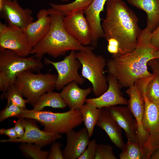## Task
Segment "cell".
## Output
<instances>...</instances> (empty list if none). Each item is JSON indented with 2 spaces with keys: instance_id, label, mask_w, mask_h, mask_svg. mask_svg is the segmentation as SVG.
<instances>
[{
  "instance_id": "obj_1",
  "label": "cell",
  "mask_w": 159,
  "mask_h": 159,
  "mask_svg": "<svg viewBox=\"0 0 159 159\" xmlns=\"http://www.w3.org/2000/svg\"><path fill=\"white\" fill-rule=\"evenodd\" d=\"M151 33L145 28L143 29L134 50L127 54L112 57L107 62L108 74L116 79L121 87L128 88L154 74L148 71V63L155 58L153 54L159 50L150 44Z\"/></svg>"
},
{
  "instance_id": "obj_2",
  "label": "cell",
  "mask_w": 159,
  "mask_h": 159,
  "mask_svg": "<svg viewBox=\"0 0 159 159\" xmlns=\"http://www.w3.org/2000/svg\"><path fill=\"white\" fill-rule=\"evenodd\" d=\"M106 6L105 16L101 24L104 37L107 41L112 39L118 42L119 52L115 56L132 52L143 30L139 26L137 16L123 0H107Z\"/></svg>"
},
{
  "instance_id": "obj_3",
  "label": "cell",
  "mask_w": 159,
  "mask_h": 159,
  "mask_svg": "<svg viewBox=\"0 0 159 159\" xmlns=\"http://www.w3.org/2000/svg\"><path fill=\"white\" fill-rule=\"evenodd\" d=\"M50 9L51 22L49 30L45 36L33 47L31 54L41 60L46 54L56 58L72 50L93 51V47L83 45L67 32L63 24L64 16L61 11Z\"/></svg>"
},
{
  "instance_id": "obj_4",
  "label": "cell",
  "mask_w": 159,
  "mask_h": 159,
  "mask_svg": "<svg viewBox=\"0 0 159 159\" xmlns=\"http://www.w3.org/2000/svg\"><path fill=\"white\" fill-rule=\"evenodd\" d=\"M43 67L41 60L34 56L23 57L9 50L0 49V91L5 93L22 72L39 71Z\"/></svg>"
},
{
  "instance_id": "obj_5",
  "label": "cell",
  "mask_w": 159,
  "mask_h": 159,
  "mask_svg": "<svg viewBox=\"0 0 159 159\" xmlns=\"http://www.w3.org/2000/svg\"><path fill=\"white\" fill-rule=\"evenodd\" d=\"M16 117L34 119L44 127V131L60 134H66L83 122L80 110L70 109L65 112H54L26 108Z\"/></svg>"
},
{
  "instance_id": "obj_6",
  "label": "cell",
  "mask_w": 159,
  "mask_h": 159,
  "mask_svg": "<svg viewBox=\"0 0 159 159\" xmlns=\"http://www.w3.org/2000/svg\"><path fill=\"white\" fill-rule=\"evenodd\" d=\"M25 71L16 78L14 84L27 100L33 106L39 98L44 93L55 89L57 75L49 72L34 74Z\"/></svg>"
},
{
  "instance_id": "obj_7",
  "label": "cell",
  "mask_w": 159,
  "mask_h": 159,
  "mask_svg": "<svg viewBox=\"0 0 159 159\" xmlns=\"http://www.w3.org/2000/svg\"><path fill=\"white\" fill-rule=\"evenodd\" d=\"M76 57L82 67V76L88 80L92 86V91L96 97L105 92L108 87L107 77L104 71L107 62L102 55H97L92 51H80Z\"/></svg>"
},
{
  "instance_id": "obj_8",
  "label": "cell",
  "mask_w": 159,
  "mask_h": 159,
  "mask_svg": "<svg viewBox=\"0 0 159 159\" xmlns=\"http://www.w3.org/2000/svg\"><path fill=\"white\" fill-rule=\"evenodd\" d=\"M44 61L46 64L52 65L57 72L55 86L57 90L62 89L66 85L73 82L80 85L85 82V79L78 73V70L82 65L77 58L76 51H70L67 56L60 61L53 62L46 58Z\"/></svg>"
},
{
  "instance_id": "obj_9",
  "label": "cell",
  "mask_w": 159,
  "mask_h": 159,
  "mask_svg": "<svg viewBox=\"0 0 159 159\" xmlns=\"http://www.w3.org/2000/svg\"><path fill=\"white\" fill-rule=\"evenodd\" d=\"M32 49L25 29L0 23V49L11 50L18 55L28 57Z\"/></svg>"
},
{
  "instance_id": "obj_10",
  "label": "cell",
  "mask_w": 159,
  "mask_h": 159,
  "mask_svg": "<svg viewBox=\"0 0 159 159\" xmlns=\"http://www.w3.org/2000/svg\"><path fill=\"white\" fill-rule=\"evenodd\" d=\"M145 103L142 124L148 138L143 146L147 159L159 148V105L149 101L143 94Z\"/></svg>"
},
{
  "instance_id": "obj_11",
  "label": "cell",
  "mask_w": 159,
  "mask_h": 159,
  "mask_svg": "<svg viewBox=\"0 0 159 159\" xmlns=\"http://www.w3.org/2000/svg\"><path fill=\"white\" fill-rule=\"evenodd\" d=\"M126 93L129 97L127 107L138 124L137 140L143 147L148 138V135L144 130L142 124L145 109L144 96L137 83L128 87Z\"/></svg>"
},
{
  "instance_id": "obj_12",
  "label": "cell",
  "mask_w": 159,
  "mask_h": 159,
  "mask_svg": "<svg viewBox=\"0 0 159 159\" xmlns=\"http://www.w3.org/2000/svg\"><path fill=\"white\" fill-rule=\"evenodd\" d=\"M36 121L33 119L24 118L25 133L23 137L14 139L0 140V142L32 143L42 147L61 138L60 133L41 130L37 125Z\"/></svg>"
},
{
  "instance_id": "obj_13",
  "label": "cell",
  "mask_w": 159,
  "mask_h": 159,
  "mask_svg": "<svg viewBox=\"0 0 159 159\" xmlns=\"http://www.w3.org/2000/svg\"><path fill=\"white\" fill-rule=\"evenodd\" d=\"M63 24L67 32L85 46L91 44L92 33L84 11L80 10L64 16Z\"/></svg>"
},
{
  "instance_id": "obj_14",
  "label": "cell",
  "mask_w": 159,
  "mask_h": 159,
  "mask_svg": "<svg viewBox=\"0 0 159 159\" xmlns=\"http://www.w3.org/2000/svg\"><path fill=\"white\" fill-rule=\"evenodd\" d=\"M0 11L9 25L25 29L33 21L32 11L22 8L17 0H4Z\"/></svg>"
},
{
  "instance_id": "obj_15",
  "label": "cell",
  "mask_w": 159,
  "mask_h": 159,
  "mask_svg": "<svg viewBox=\"0 0 159 159\" xmlns=\"http://www.w3.org/2000/svg\"><path fill=\"white\" fill-rule=\"evenodd\" d=\"M107 78L108 87L107 90L98 97L86 99L85 103L99 108L127 104L128 101L122 96L120 90L121 87L116 79L109 74Z\"/></svg>"
},
{
  "instance_id": "obj_16",
  "label": "cell",
  "mask_w": 159,
  "mask_h": 159,
  "mask_svg": "<svg viewBox=\"0 0 159 159\" xmlns=\"http://www.w3.org/2000/svg\"><path fill=\"white\" fill-rule=\"evenodd\" d=\"M110 113L125 132L127 140L138 143L137 121L127 106L114 105L107 107Z\"/></svg>"
},
{
  "instance_id": "obj_17",
  "label": "cell",
  "mask_w": 159,
  "mask_h": 159,
  "mask_svg": "<svg viewBox=\"0 0 159 159\" xmlns=\"http://www.w3.org/2000/svg\"><path fill=\"white\" fill-rule=\"evenodd\" d=\"M66 134L67 143L62 151L65 159H78L86 148L90 137L85 127L76 131L73 130Z\"/></svg>"
},
{
  "instance_id": "obj_18",
  "label": "cell",
  "mask_w": 159,
  "mask_h": 159,
  "mask_svg": "<svg viewBox=\"0 0 159 159\" xmlns=\"http://www.w3.org/2000/svg\"><path fill=\"white\" fill-rule=\"evenodd\" d=\"M50 13V8L41 9L37 14V20L32 22L25 29L32 48L45 36L49 32L51 22Z\"/></svg>"
},
{
  "instance_id": "obj_19",
  "label": "cell",
  "mask_w": 159,
  "mask_h": 159,
  "mask_svg": "<svg viewBox=\"0 0 159 159\" xmlns=\"http://www.w3.org/2000/svg\"><path fill=\"white\" fill-rule=\"evenodd\" d=\"M107 0H93L88 7L84 11L90 27L92 38L91 44L93 47H96L99 39L104 37L100 15Z\"/></svg>"
},
{
  "instance_id": "obj_20",
  "label": "cell",
  "mask_w": 159,
  "mask_h": 159,
  "mask_svg": "<svg viewBox=\"0 0 159 159\" xmlns=\"http://www.w3.org/2000/svg\"><path fill=\"white\" fill-rule=\"evenodd\" d=\"M104 130L112 142L119 149H122L124 143L121 128L111 115L107 107L101 108L96 125Z\"/></svg>"
},
{
  "instance_id": "obj_21",
  "label": "cell",
  "mask_w": 159,
  "mask_h": 159,
  "mask_svg": "<svg viewBox=\"0 0 159 159\" xmlns=\"http://www.w3.org/2000/svg\"><path fill=\"white\" fill-rule=\"evenodd\" d=\"M73 82L64 86L60 93L61 96L71 110H80L84 104L87 96L92 90L90 87L80 88Z\"/></svg>"
},
{
  "instance_id": "obj_22",
  "label": "cell",
  "mask_w": 159,
  "mask_h": 159,
  "mask_svg": "<svg viewBox=\"0 0 159 159\" xmlns=\"http://www.w3.org/2000/svg\"><path fill=\"white\" fill-rule=\"evenodd\" d=\"M130 4L147 14L145 28L152 32L159 24V0H126Z\"/></svg>"
},
{
  "instance_id": "obj_23",
  "label": "cell",
  "mask_w": 159,
  "mask_h": 159,
  "mask_svg": "<svg viewBox=\"0 0 159 159\" xmlns=\"http://www.w3.org/2000/svg\"><path fill=\"white\" fill-rule=\"evenodd\" d=\"M138 84L143 94L149 101L159 105V74H154L149 78L140 80Z\"/></svg>"
},
{
  "instance_id": "obj_24",
  "label": "cell",
  "mask_w": 159,
  "mask_h": 159,
  "mask_svg": "<svg viewBox=\"0 0 159 159\" xmlns=\"http://www.w3.org/2000/svg\"><path fill=\"white\" fill-rule=\"evenodd\" d=\"M67 106L62 97L60 93L48 92L42 95L33 106V110L39 111L45 107H51L54 108L63 109Z\"/></svg>"
},
{
  "instance_id": "obj_25",
  "label": "cell",
  "mask_w": 159,
  "mask_h": 159,
  "mask_svg": "<svg viewBox=\"0 0 159 159\" xmlns=\"http://www.w3.org/2000/svg\"><path fill=\"white\" fill-rule=\"evenodd\" d=\"M82 122L90 137L93 135L94 128L100 117L101 108L89 103L84 104L80 110Z\"/></svg>"
},
{
  "instance_id": "obj_26",
  "label": "cell",
  "mask_w": 159,
  "mask_h": 159,
  "mask_svg": "<svg viewBox=\"0 0 159 159\" xmlns=\"http://www.w3.org/2000/svg\"><path fill=\"white\" fill-rule=\"evenodd\" d=\"M93 0H75L65 4L49 3L51 8L61 11L64 16L77 11H84L90 6Z\"/></svg>"
},
{
  "instance_id": "obj_27",
  "label": "cell",
  "mask_w": 159,
  "mask_h": 159,
  "mask_svg": "<svg viewBox=\"0 0 159 159\" xmlns=\"http://www.w3.org/2000/svg\"><path fill=\"white\" fill-rule=\"evenodd\" d=\"M120 159H147L145 151L138 143L127 140L119 155Z\"/></svg>"
},
{
  "instance_id": "obj_28",
  "label": "cell",
  "mask_w": 159,
  "mask_h": 159,
  "mask_svg": "<svg viewBox=\"0 0 159 159\" xmlns=\"http://www.w3.org/2000/svg\"><path fill=\"white\" fill-rule=\"evenodd\" d=\"M19 149L23 154L29 158L34 159H47L49 151L41 150L42 147L35 144L22 143Z\"/></svg>"
},
{
  "instance_id": "obj_29",
  "label": "cell",
  "mask_w": 159,
  "mask_h": 159,
  "mask_svg": "<svg viewBox=\"0 0 159 159\" xmlns=\"http://www.w3.org/2000/svg\"><path fill=\"white\" fill-rule=\"evenodd\" d=\"M1 97L6 99L7 104L12 103L26 109L27 100L23 98L21 92L14 84L8 88L5 92L2 94Z\"/></svg>"
},
{
  "instance_id": "obj_30",
  "label": "cell",
  "mask_w": 159,
  "mask_h": 159,
  "mask_svg": "<svg viewBox=\"0 0 159 159\" xmlns=\"http://www.w3.org/2000/svg\"><path fill=\"white\" fill-rule=\"evenodd\" d=\"M117 159L111 146L102 144H97L95 159Z\"/></svg>"
},
{
  "instance_id": "obj_31",
  "label": "cell",
  "mask_w": 159,
  "mask_h": 159,
  "mask_svg": "<svg viewBox=\"0 0 159 159\" xmlns=\"http://www.w3.org/2000/svg\"><path fill=\"white\" fill-rule=\"evenodd\" d=\"M24 109L12 103H7L5 108L0 111V122L11 117H16Z\"/></svg>"
},
{
  "instance_id": "obj_32",
  "label": "cell",
  "mask_w": 159,
  "mask_h": 159,
  "mask_svg": "<svg viewBox=\"0 0 159 159\" xmlns=\"http://www.w3.org/2000/svg\"><path fill=\"white\" fill-rule=\"evenodd\" d=\"M97 145L95 139L90 140L86 148L78 159H95Z\"/></svg>"
},
{
  "instance_id": "obj_33",
  "label": "cell",
  "mask_w": 159,
  "mask_h": 159,
  "mask_svg": "<svg viewBox=\"0 0 159 159\" xmlns=\"http://www.w3.org/2000/svg\"><path fill=\"white\" fill-rule=\"evenodd\" d=\"M52 144L47 159H64L62 151L61 149L62 146L61 144L55 141Z\"/></svg>"
},
{
  "instance_id": "obj_34",
  "label": "cell",
  "mask_w": 159,
  "mask_h": 159,
  "mask_svg": "<svg viewBox=\"0 0 159 159\" xmlns=\"http://www.w3.org/2000/svg\"><path fill=\"white\" fill-rule=\"evenodd\" d=\"M14 127L18 138L23 137L25 133L24 118H19L15 122Z\"/></svg>"
},
{
  "instance_id": "obj_35",
  "label": "cell",
  "mask_w": 159,
  "mask_h": 159,
  "mask_svg": "<svg viewBox=\"0 0 159 159\" xmlns=\"http://www.w3.org/2000/svg\"><path fill=\"white\" fill-rule=\"evenodd\" d=\"M107 46L108 51L112 54V56H116L119 52V44L117 41L114 39H110L107 41Z\"/></svg>"
},
{
  "instance_id": "obj_36",
  "label": "cell",
  "mask_w": 159,
  "mask_h": 159,
  "mask_svg": "<svg viewBox=\"0 0 159 159\" xmlns=\"http://www.w3.org/2000/svg\"><path fill=\"white\" fill-rule=\"evenodd\" d=\"M150 43L159 50V24L151 33Z\"/></svg>"
},
{
  "instance_id": "obj_37",
  "label": "cell",
  "mask_w": 159,
  "mask_h": 159,
  "mask_svg": "<svg viewBox=\"0 0 159 159\" xmlns=\"http://www.w3.org/2000/svg\"><path fill=\"white\" fill-rule=\"evenodd\" d=\"M0 133L1 135H4L7 136L10 139L18 138L14 127L8 129L2 128L0 130Z\"/></svg>"
},
{
  "instance_id": "obj_38",
  "label": "cell",
  "mask_w": 159,
  "mask_h": 159,
  "mask_svg": "<svg viewBox=\"0 0 159 159\" xmlns=\"http://www.w3.org/2000/svg\"><path fill=\"white\" fill-rule=\"evenodd\" d=\"M154 74L159 75V58H155L150 60L148 63Z\"/></svg>"
},
{
  "instance_id": "obj_39",
  "label": "cell",
  "mask_w": 159,
  "mask_h": 159,
  "mask_svg": "<svg viewBox=\"0 0 159 159\" xmlns=\"http://www.w3.org/2000/svg\"><path fill=\"white\" fill-rule=\"evenodd\" d=\"M150 159H159V148L153 153L150 157Z\"/></svg>"
},
{
  "instance_id": "obj_40",
  "label": "cell",
  "mask_w": 159,
  "mask_h": 159,
  "mask_svg": "<svg viewBox=\"0 0 159 159\" xmlns=\"http://www.w3.org/2000/svg\"><path fill=\"white\" fill-rule=\"evenodd\" d=\"M153 55L155 58H159V50L155 52L153 54Z\"/></svg>"
},
{
  "instance_id": "obj_41",
  "label": "cell",
  "mask_w": 159,
  "mask_h": 159,
  "mask_svg": "<svg viewBox=\"0 0 159 159\" xmlns=\"http://www.w3.org/2000/svg\"><path fill=\"white\" fill-rule=\"evenodd\" d=\"M4 0H0V10H1L3 6V2Z\"/></svg>"
},
{
  "instance_id": "obj_42",
  "label": "cell",
  "mask_w": 159,
  "mask_h": 159,
  "mask_svg": "<svg viewBox=\"0 0 159 159\" xmlns=\"http://www.w3.org/2000/svg\"><path fill=\"white\" fill-rule=\"evenodd\" d=\"M69 0H62V1H65V2H67L69 1Z\"/></svg>"
}]
</instances>
